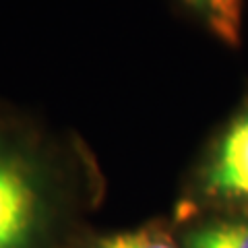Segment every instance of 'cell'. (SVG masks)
Returning a JSON list of instances; mask_svg holds the SVG:
<instances>
[{"instance_id": "5b68a950", "label": "cell", "mask_w": 248, "mask_h": 248, "mask_svg": "<svg viewBox=\"0 0 248 248\" xmlns=\"http://www.w3.org/2000/svg\"><path fill=\"white\" fill-rule=\"evenodd\" d=\"M97 248H176L166 234L157 230H139L106 238Z\"/></svg>"}, {"instance_id": "277c9868", "label": "cell", "mask_w": 248, "mask_h": 248, "mask_svg": "<svg viewBox=\"0 0 248 248\" xmlns=\"http://www.w3.org/2000/svg\"><path fill=\"white\" fill-rule=\"evenodd\" d=\"M186 248H248V221H213L192 230Z\"/></svg>"}, {"instance_id": "6da1fadb", "label": "cell", "mask_w": 248, "mask_h": 248, "mask_svg": "<svg viewBox=\"0 0 248 248\" xmlns=\"http://www.w3.org/2000/svg\"><path fill=\"white\" fill-rule=\"evenodd\" d=\"M203 180L209 197L248 203V110L240 112L221 135Z\"/></svg>"}, {"instance_id": "7a4b0ae2", "label": "cell", "mask_w": 248, "mask_h": 248, "mask_svg": "<svg viewBox=\"0 0 248 248\" xmlns=\"http://www.w3.org/2000/svg\"><path fill=\"white\" fill-rule=\"evenodd\" d=\"M37 213V192L27 168L0 155V248L25 244Z\"/></svg>"}, {"instance_id": "3957f363", "label": "cell", "mask_w": 248, "mask_h": 248, "mask_svg": "<svg viewBox=\"0 0 248 248\" xmlns=\"http://www.w3.org/2000/svg\"><path fill=\"white\" fill-rule=\"evenodd\" d=\"M199 15L201 21L230 46H238L242 29V2L240 0H182Z\"/></svg>"}]
</instances>
